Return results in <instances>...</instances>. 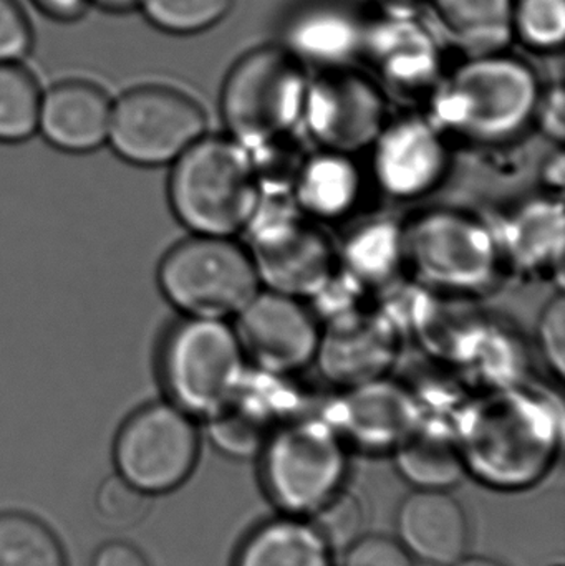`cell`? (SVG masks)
I'll list each match as a JSON object with an SVG mask.
<instances>
[{"instance_id":"obj_1","label":"cell","mask_w":565,"mask_h":566,"mask_svg":"<svg viewBox=\"0 0 565 566\" xmlns=\"http://www.w3.org/2000/svg\"><path fill=\"white\" fill-rule=\"evenodd\" d=\"M543 88L536 72L504 52L473 55L431 95V122L477 145L511 142L534 122Z\"/></svg>"},{"instance_id":"obj_2","label":"cell","mask_w":565,"mask_h":566,"mask_svg":"<svg viewBox=\"0 0 565 566\" xmlns=\"http://www.w3.org/2000/svg\"><path fill=\"white\" fill-rule=\"evenodd\" d=\"M264 198L251 149L229 136L206 135L171 165L168 202L191 234L236 238Z\"/></svg>"},{"instance_id":"obj_3","label":"cell","mask_w":565,"mask_h":566,"mask_svg":"<svg viewBox=\"0 0 565 566\" xmlns=\"http://www.w3.org/2000/svg\"><path fill=\"white\" fill-rule=\"evenodd\" d=\"M554 416L534 396L511 391L471 409L457 429L467 469L498 488H523L553 461Z\"/></svg>"},{"instance_id":"obj_4","label":"cell","mask_w":565,"mask_h":566,"mask_svg":"<svg viewBox=\"0 0 565 566\" xmlns=\"http://www.w3.org/2000/svg\"><path fill=\"white\" fill-rule=\"evenodd\" d=\"M245 363L232 322L181 316L163 335L156 371L165 399L205 421L241 388Z\"/></svg>"},{"instance_id":"obj_5","label":"cell","mask_w":565,"mask_h":566,"mask_svg":"<svg viewBox=\"0 0 565 566\" xmlns=\"http://www.w3.org/2000/svg\"><path fill=\"white\" fill-rule=\"evenodd\" d=\"M307 78L301 60L282 46H261L242 56L221 92L229 138L245 148H268L302 122Z\"/></svg>"},{"instance_id":"obj_6","label":"cell","mask_w":565,"mask_h":566,"mask_svg":"<svg viewBox=\"0 0 565 566\" xmlns=\"http://www.w3.org/2000/svg\"><path fill=\"white\" fill-rule=\"evenodd\" d=\"M156 282L181 316L228 322L262 289L248 248L216 235L191 234L172 245L159 262Z\"/></svg>"},{"instance_id":"obj_7","label":"cell","mask_w":565,"mask_h":566,"mask_svg":"<svg viewBox=\"0 0 565 566\" xmlns=\"http://www.w3.org/2000/svg\"><path fill=\"white\" fill-rule=\"evenodd\" d=\"M405 265L427 285L478 293L500 274V244L483 221L453 209L423 212L404 228Z\"/></svg>"},{"instance_id":"obj_8","label":"cell","mask_w":565,"mask_h":566,"mask_svg":"<svg viewBox=\"0 0 565 566\" xmlns=\"http://www.w3.org/2000/svg\"><path fill=\"white\" fill-rule=\"evenodd\" d=\"M261 455L269 495L297 517L311 515L341 491L347 475V444L325 419L279 426Z\"/></svg>"},{"instance_id":"obj_9","label":"cell","mask_w":565,"mask_h":566,"mask_svg":"<svg viewBox=\"0 0 565 566\" xmlns=\"http://www.w3.org/2000/svg\"><path fill=\"white\" fill-rule=\"evenodd\" d=\"M199 455L198 421L168 399L133 411L113 441L116 474L151 497L181 488L195 472Z\"/></svg>"},{"instance_id":"obj_10","label":"cell","mask_w":565,"mask_h":566,"mask_svg":"<svg viewBox=\"0 0 565 566\" xmlns=\"http://www.w3.org/2000/svg\"><path fill=\"white\" fill-rule=\"evenodd\" d=\"M206 135L208 116L195 98L169 86L142 85L113 99L106 145L136 168H163Z\"/></svg>"},{"instance_id":"obj_11","label":"cell","mask_w":565,"mask_h":566,"mask_svg":"<svg viewBox=\"0 0 565 566\" xmlns=\"http://www.w3.org/2000/svg\"><path fill=\"white\" fill-rule=\"evenodd\" d=\"M244 232L262 289L314 298L337 274L331 242L295 206L268 205L262 198Z\"/></svg>"},{"instance_id":"obj_12","label":"cell","mask_w":565,"mask_h":566,"mask_svg":"<svg viewBox=\"0 0 565 566\" xmlns=\"http://www.w3.org/2000/svg\"><path fill=\"white\" fill-rule=\"evenodd\" d=\"M301 123L321 149L357 155L387 126V99L362 73L328 69L308 83Z\"/></svg>"},{"instance_id":"obj_13","label":"cell","mask_w":565,"mask_h":566,"mask_svg":"<svg viewBox=\"0 0 565 566\" xmlns=\"http://www.w3.org/2000/svg\"><path fill=\"white\" fill-rule=\"evenodd\" d=\"M232 326L245 359L268 375H292L317 358L321 328L295 296L261 289Z\"/></svg>"},{"instance_id":"obj_14","label":"cell","mask_w":565,"mask_h":566,"mask_svg":"<svg viewBox=\"0 0 565 566\" xmlns=\"http://www.w3.org/2000/svg\"><path fill=\"white\" fill-rule=\"evenodd\" d=\"M370 149L375 181L397 201L423 198L447 178V135L430 118L408 116L387 123Z\"/></svg>"},{"instance_id":"obj_15","label":"cell","mask_w":565,"mask_h":566,"mask_svg":"<svg viewBox=\"0 0 565 566\" xmlns=\"http://www.w3.org/2000/svg\"><path fill=\"white\" fill-rule=\"evenodd\" d=\"M421 419L420 405L407 388L378 378L345 388L325 421L345 444L352 442L365 451H394Z\"/></svg>"},{"instance_id":"obj_16","label":"cell","mask_w":565,"mask_h":566,"mask_svg":"<svg viewBox=\"0 0 565 566\" xmlns=\"http://www.w3.org/2000/svg\"><path fill=\"white\" fill-rule=\"evenodd\" d=\"M360 53L385 85L404 95L433 92L441 80L437 40L418 19L380 17L367 23Z\"/></svg>"},{"instance_id":"obj_17","label":"cell","mask_w":565,"mask_h":566,"mask_svg":"<svg viewBox=\"0 0 565 566\" xmlns=\"http://www.w3.org/2000/svg\"><path fill=\"white\" fill-rule=\"evenodd\" d=\"M397 541L421 564L451 566L470 547V521L450 491L417 489L397 511Z\"/></svg>"},{"instance_id":"obj_18","label":"cell","mask_w":565,"mask_h":566,"mask_svg":"<svg viewBox=\"0 0 565 566\" xmlns=\"http://www.w3.org/2000/svg\"><path fill=\"white\" fill-rule=\"evenodd\" d=\"M113 102L85 80L55 83L40 96L36 133L56 151L90 155L108 143Z\"/></svg>"},{"instance_id":"obj_19","label":"cell","mask_w":565,"mask_h":566,"mask_svg":"<svg viewBox=\"0 0 565 566\" xmlns=\"http://www.w3.org/2000/svg\"><path fill=\"white\" fill-rule=\"evenodd\" d=\"M322 333L317 358L324 375L342 388L384 378L395 356V333L380 318L347 313Z\"/></svg>"},{"instance_id":"obj_20","label":"cell","mask_w":565,"mask_h":566,"mask_svg":"<svg viewBox=\"0 0 565 566\" xmlns=\"http://www.w3.org/2000/svg\"><path fill=\"white\" fill-rule=\"evenodd\" d=\"M294 206L311 221L347 218L364 195V175L354 155L318 149L302 163L292 181Z\"/></svg>"},{"instance_id":"obj_21","label":"cell","mask_w":565,"mask_h":566,"mask_svg":"<svg viewBox=\"0 0 565 566\" xmlns=\"http://www.w3.org/2000/svg\"><path fill=\"white\" fill-rule=\"evenodd\" d=\"M398 474L417 489L450 491L467 474L457 429L435 419H421L394 448Z\"/></svg>"},{"instance_id":"obj_22","label":"cell","mask_w":565,"mask_h":566,"mask_svg":"<svg viewBox=\"0 0 565 566\" xmlns=\"http://www.w3.org/2000/svg\"><path fill=\"white\" fill-rule=\"evenodd\" d=\"M438 25L471 55L503 52L513 40L514 0H428Z\"/></svg>"},{"instance_id":"obj_23","label":"cell","mask_w":565,"mask_h":566,"mask_svg":"<svg viewBox=\"0 0 565 566\" xmlns=\"http://www.w3.org/2000/svg\"><path fill=\"white\" fill-rule=\"evenodd\" d=\"M332 554L311 522L291 515L272 518L252 531L232 566H334Z\"/></svg>"},{"instance_id":"obj_24","label":"cell","mask_w":565,"mask_h":566,"mask_svg":"<svg viewBox=\"0 0 565 566\" xmlns=\"http://www.w3.org/2000/svg\"><path fill=\"white\" fill-rule=\"evenodd\" d=\"M365 25L355 13L341 7H315L289 27L287 50L297 60L341 69L338 65L360 53Z\"/></svg>"},{"instance_id":"obj_25","label":"cell","mask_w":565,"mask_h":566,"mask_svg":"<svg viewBox=\"0 0 565 566\" xmlns=\"http://www.w3.org/2000/svg\"><path fill=\"white\" fill-rule=\"evenodd\" d=\"M202 422L212 448L231 459L261 455L279 428L275 412L262 398L245 389V379L241 388Z\"/></svg>"},{"instance_id":"obj_26","label":"cell","mask_w":565,"mask_h":566,"mask_svg":"<svg viewBox=\"0 0 565 566\" xmlns=\"http://www.w3.org/2000/svg\"><path fill=\"white\" fill-rule=\"evenodd\" d=\"M501 255H510L524 269H556L563 274V206L540 201L524 206L496 235Z\"/></svg>"},{"instance_id":"obj_27","label":"cell","mask_w":565,"mask_h":566,"mask_svg":"<svg viewBox=\"0 0 565 566\" xmlns=\"http://www.w3.org/2000/svg\"><path fill=\"white\" fill-rule=\"evenodd\" d=\"M338 264L360 285L391 281L405 265L404 228L390 221L362 226L345 242Z\"/></svg>"},{"instance_id":"obj_28","label":"cell","mask_w":565,"mask_h":566,"mask_svg":"<svg viewBox=\"0 0 565 566\" xmlns=\"http://www.w3.org/2000/svg\"><path fill=\"white\" fill-rule=\"evenodd\" d=\"M0 566H70L55 532L35 515L0 512Z\"/></svg>"},{"instance_id":"obj_29","label":"cell","mask_w":565,"mask_h":566,"mask_svg":"<svg viewBox=\"0 0 565 566\" xmlns=\"http://www.w3.org/2000/svg\"><path fill=\"white\" fill-rule=\"evenodd\" d=\"M40 90L22 63H0V145H20L36 135Z\"/></svg>"},{"instance_id":"obj_30","label":"cell","mask_w":565,"mask_h":566,"mask_svg":"<svg viewBox=\"0 0 565 566\" xmlns=\"http://www.w3.org/2000/svg\"><path fill=\"white\" fill-rule=\"evenodd\" d=\"M232 0H139L146 22L171 35H195L221 22Z\"/></svg>"},{"instance_id":"obj_31","label":"cell","mask_w":565,"mask_h":566,"mask_svg":"<svg viewBox=\"0 0 565 566\" xmlns=\"http://www.w3.org/2000/svg\"><path fill=\"white\" fill-rule=\"evenodd\" d=\"M513 33L531 50L556 52L565 40V0H514Z\"/></svg>"},{"instance_id":"obj_32","label":"cell","mask_w":565,"mask_h":566,"mask_svg":"<svg viewBox=\"0 0 565 566\" xmlns=\"http://www.w3.org/2000/svg\"><path fill=\"white\" fill-rule=\"evenodd\" d=\"M307 517L332 552H345L365 535L367 517L364 504L357 495L344 489L335 492Z\"/></svg>"},{"instance_id":"obj_33","label":"cell","mask_w":565,"mask_h":566,"mask_svg":"<svg viewBox=\"0 0 565 566\" xmlns=\"http://www.w3.org/2000/svg\"><path fill=\"white\" fill-rule=\"evenodd\" d=\"M153 499L115 472L100 482L93 497V507L103 524L128 528L145 521L151 511Z\"/></svg>"},{"instance_id":"obj_34","label":"cell","mask_w":565,"mask_h":566,"mask_svg":"<svg viewBox=\"0 0 565 566\" xmlns=\"http://www.w3.org/2000/svg\"><path fill=\"white\" fill-rule=\"evenodd\" d=\"M32 46V25L22 7L0 0V63H22Z\"/></svg>"},{"instance_id":"obj_35","label":"cell","mask_w":565,"mask_h":566,"mask_svg":"<svg viewBox=\"0 0 565 566\" xmlns=\"http://www.w3.org/2000/svg\"><path fill=\"white\" fill-rule=\"evenodd\" d=\"M344 566H417L397 538L367 535L345 551Z\"/></svg>"},{"instance_id":"obj_36","label":"cell","mask_w":565,"mask_h":566,"mask_svg":"<svg viewBox=\"0 0 565 566\" xmlns=\"http://www.w3.org/2000/svg\"><path fill=\"white\" fill-rule=\"evenodd\" d=\"M540 348L554 375L563 378L565 365V302L563 293L554 296L541 313Z\"/></svg>"},{"instance_id":"obj_37","label":"cell","mask_w":565,"mask_h":566,"mask_svg":"<svg viewBox=\"0 0 565 566\" xmlns=\"http://www.w3.org/2000/svg\"><path fill=\"white\" fill-rule=\"evenodd\" d=\"M565 93L563 85L550 86L543 90L537 103L534 122L540 123L541 132L553 139L563 143L565 133Z\"/></svg>"},{"instance_id":"obj_38","label":"cell","mask_w":565,"mask_h":566,"mask_svg":"<svg viewBox=\"0 0 565 566\" xmlns=\"http://www.w3.org/2000/svg\"><path fill=\"white\" fill-rule=\"evenodd\" d=\"M92 566H149V562L146 555L129 542L112 541L95 552Z\"/></svg>"},{"instance_id":"obj_39","label":"cell","mask_w":565,"mask_h":566,"mask_svg":"<svg viewBox=\"0 0 565 566\" xmlns=\"http://www.w3.org/2000/svg\"><path fill=\"white\" fill-rule=\"evenodd\" d=\"M45 15L60 22H73L85 13L90 0H32Z\"/></svg>"},{"instance_id":"obj_40","label":"cell","mask_w":565,"mask_h":566,"mask_svg":"<svg viewBox=\"0 0 565 566\" xmlns=\"http://www.w3.org/2000/svg\"><path fill=\"white\" fill-rule=\"evenodd\" d=\"M380 17L390 19H417L421 10L427 9L428 0H372Z\"/></svg>"},{"instance_id":"obj_41","label":"cell","mask_w":565,"mask_h":566,"mask_svg":"<svg viewBox=\"0 0 565 566\" xmlns=\"http://www.w3.org/2000/svg\"><path fill=\"white\" fill-rule=\"evenodd\" d=\"M90 3H95L108 12H128L138 9L139 0H90Z\"/></svg>"},{"instance_id":"obj_42","label":"cell","mask_w":565,"mask_h":566,"mask_svg":"<svg viewBox=\"0 0 565 566\" xmlns=\"http://www.w3.org/2000/svg\"><path fill=\"white\" fill-rule=\"evenodd\" d=\"M451 566H508L496 558L484 557V555H464L463 558Z\"/></svg>"},{"instance_id":"obj_43","label":"cell","mask_w":565,"mask_h":566,"mask_svg":"<svg viewBox=\"0 0 565 566\" xmlns=\"http://www.w3.org/2000/svg\"><path fill=\"white\" fill-rule=\"evenodd\" d=\"M553 566H563V565H553Z\"/></svg>"}]
</instances>
